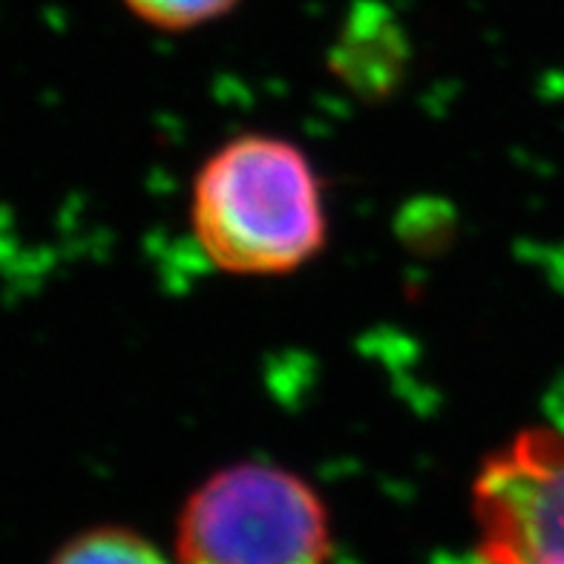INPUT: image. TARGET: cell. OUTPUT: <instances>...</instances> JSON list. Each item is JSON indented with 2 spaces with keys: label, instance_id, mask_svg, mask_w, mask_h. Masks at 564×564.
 I'll list each match as a JSON object with an SVG mask.
<instances>
[{
  "label": "cell",
  "instance_id": "cell-1",
  "mask_svg": "<svg viewBox=\"0 0 564 564\" xmlns=\"http://www.w3.org/2000/svg\"><path fill=\"white\" fill-rule=\"evenodd\" d=\"M191 225L219 271L291 274L326 246L323 185L312 159L276 135H239L210 153L194 178Z\"/></svg>",
  "mask_w": 564,
  "mask_h": 564
},
{
  "label": "cell",
  "instance_id": "cell-2",
  "mask_svg": "<svg viewBox=\"0 0 564 564\" xmlns=\"http://www.w3.org/2000/svg\"><path fill=\"white\" fill-rule=\"evenodd\" d=\"M326 501L303 476L265 460L216 469L176 519L173 564H332Z\"/></svg>",
  "mask_w": 564,
  "mask_h": 564
},
{
  "label": "cell",
  "instance_id": "cell-3",
  "mask_svg": "<svg viewBox=\"0 0 564 564\" xmlns=\"http://www.w3.org/2000/svg\"><path fill=\"white\" fill-rule=\"evenodd\" d=\"M473 519L481 564H528L564 550L562 426H528L484 460Z\"/></svg>",
  "mask_w": 564,
  "mask_h": 564
},
{
  "label": "cell",
  "instance_id": "cell-4",
  "mask_svg": "<svg viewBox=\"0 0 564 564\" xmlns=\"http://www.w3.org/2000/svg\"><path fill=\"white\" fill-rule=\"evenodd\" d=\"M46 564H171L148 535L121 524H101L73 535Z\"/></svg>",
  "mask_w": 564,
  "mask_h": 564
},
{
  "label": "cell",
  "instance_id": "cell-5",
  "mask_svg": "<svg viewBox=\"0 0 564 564\" xmlns=\"http://www.w3.org/2000/svg\"><path fill=\"white\" fill-rule=\"evenodd\" d=\"M124 7L153 30L185 32L228 15L237 0H124Z\"/></svg>",
  "mask_w": 564,
  "mask_h": 564
},
{
  "label": "cell",
  "instance_id": "cell-6",
  "mask_svg": "<svg viewBox=\"0 0 564 564\" xmlns=\"http://www.w3.org/2000/svg\"><path fill=\"white\" fill-rule=\"evenodd\" d=\"M528 564H564V550H550V553H542Z\"/></svg>",
  "mask_w": 564,
  "mask_h": 564
}]
</instances>
